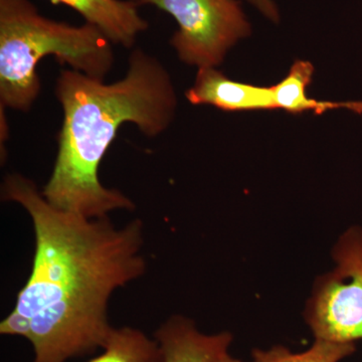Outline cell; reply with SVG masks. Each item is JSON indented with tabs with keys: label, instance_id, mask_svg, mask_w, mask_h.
<instances>
[{
	"label": "cell",
	"instance_id": "7c38bea8",
	"mask_svg": "<svg viewBox=\"0 0 362 362\" xmlns=\"http://www.w3.org/2000/svg\"><path fill=\"white\" fill-rule=\"evenodd\" d=\"M0 334L23 337L30 342L33 335L32 322L28 317L13 310L0 323Z\"/></svg>",
	"mask_w": 362,
	"mask_h": 362
},
{
	"label": "cell",
	"instance_id": "9a60e30c",
	"mask_svg": "<svg viewBox=\"0 0 362 362\" xmlns=\"http://www.w3.org/2000/svg\"><path fill=\"white\" fill-rule=\"evenodd\" d=\"M132 1L137 2L138 4H140V2H141L142 0H132Z\"/></svg>",
	"mask_w": 362,
	"mask_h": 362
},
{
	"label": "cell",
	"instance_id": "277c9868",
	"mask_svg": "<svg viewBox=\"0 0 362 362\" xmlns=\"http://www.w3.org/2000/svg\"><path fill=\"white\" fill-rule=\"evenodd\" d=\"M334 267L319 276L303 316L315 339L362 340V226H352L331 252Z\"/></svg>",
	"mask_w": 362,
	"mask_h": 362
},
{
	"label": "cell",
	"instance_id": "52a82bcc",
	"mask_svg": "<svg viewBox=\"0 0 362 362\" xmlns=\"http://www.w3.org/2000/svg\"><path fill=\"white\" fill-rule=\"evenodd\" d=\"M187 98L192 104L213 105L228 112L276 109L273 88L235 82L214 68L199 69Z\"/></svg>",
	"mask_w": 362,
	"mask_h": 362
},
{
	"label": "cell",
	"instance_id": "7a4b0ae2",
	"mask_svg": "<svg viewBox=\"0 0 362 362\" xmlns=\"http://www.w3.org/2000/svg\"><path fill=\"white\" fill-rule=\"evenodd\" d=\"M56 92L64 122L42 197L56 209L88 218L134 211L129 197L103 187L98 169L122 124L134 123L148 137L168 127L176 96L168 71L154 57L136 49L122 80L107 85L81 71L64 70Z\"/></svg>",
	"mask_w": 362,
	"mask_h": 362
},
{
	"label": "cell",
	"instance_id": "6da1fadb",
	"mask_svg": "<svg viewBox=\"0 0 362 362\" xmlns=\"http://www.w3.org/2000/svg\"><path fill=\"white\" fill-rule=\"evenodd\" d=\"M1 197L25 209L35 230L32 272L13 309L32 322L33 362H66L103 349L114 329L112 294L146 272L143 221L119 228L109 216L61 211L21 175L4 178Z\"/></svg>",
	"mask_w": 362,
	"mask_h": 362
},
{
	"label": "cell",
	"instance_id": "8fae6325",
	"mask_svg": "<svg viewBox=\"0 0 362 362\" xmlns=\"http://www.w3.org/2000/svg\"><path fill=\"white\" fill-rule=\"evenodd\" d=\"M356 351V343H339L315 339L308 349L294 354L287 347L276 345L269 349H254L252 362H340Z\"/></svg>",
	"mask_w": 362,
	"mask_h": 362
},
{
	"label": "cell",
	"instance_id": "3957f363",
	"mask_svg": "<svg viewBox=\"0 0 362 362\" xmlns=\"http://www.w3.org/2000/svg\"><path fill=\"white\" fill-rule=\"evenodd\" d=\"M110 40L97 26H74L40 16L28 0H0L1 107L26 112L40 90L37 64L54 56L62 64L103 80L113 65Z\"/></svg>",
	"mask_w": 362,
	"mask_h": 362
},
{
	"label": "cell",
	"instance_id": "5bb4252c",
	"mask_svg": "<svg viewBox=\"0 0 362 362\" xmlns=\"http://www.w3.org/2000/svg\"><path fill=\"white\" fill-rule=\"evenodd\" d=\"M223 362H243V361H240V359L235 358V357H233L232 356H230V354H228V356H226L225 359H223Z\"/></svg>",
	"mask_w": 362,
	"mask_h": 362
},
{
	"label": "cell",
	"instance_id": "30bf717a",
	"mask_svg": "<svg viewBox=\"0 0 362 362\" xmlns=\"http://www.w3.org/2000/svg\"><path fill=\"white\" fill-rule=\"evenodd\" d=\"M101 351L88 362H164L154 337L130 326L114 327Z\"/></svg>",
	"mask_w": 362,
	"mask_h": 362
},
{
	"label": "cell",
	"instance_id": "5b68a950",
	"mask_svg": "<svg viewBox=\"0 0 362 362\" xmlns=\"http://www.w3.org/2000/svg\"><path fill=\"white\" fill-rule=\"evenodd\" d=\"M175 18L178 30L171 45L181 61L190 66L214 68L238 40L251 33L238 0H142Z\"/></svg>",
	"mask_w": 362,
	"mask_h": 362
},
{
	"label": "cell",
	"instance_id": "ba28073f",
	"mask_svg": "<svg viewBox=\"0 0 362 362\" xmlns=\"http://www.w3.org/2000/svg\"><path fill=\"white\" fill-rule=\"evenodd\" d=\"M78 11L87 23L97 26L111 42L130 47L148 28L132 0H52Z\"/></svg>",
	"mask_w": 362,
	"mask_h": 362
},
{
	"label": "cell",
	"instance_id": "9c48e42d",
	"mask_svg": "<svg viewBox=\"0 0 362 362\" xmlns=\"http://www.w3.org/2000/svg\"><path fill=\"white\" fill-rule=\"evenodd\" d=\"M313 71V66L309 62H295L286 78L277 85L272 86L275 108L292 114L313 112L316 115L343 108L354 113H362L361 102L317 101L307 96L306 89L311 83Z\"/></svg>",
	"mask_w": 362,
	"mask_h": 362
},
{
	"label": "cell",
	"instance_id": "8992f818",
	"mask_svg": "<svg viewBox=\"0 0 362 362\" xmlns=\"http://www.w3.org/2000/svg\"><path fill=\"white\" fill-rule=\"evenodd\" d=\"M153 337L164 362H223L233 341L228 331L206 334L194 320L177 314L164 321Z\"/></svg>",
	"mask_w": 362,
	"mask_h": 362
},
{
	"label": "cell",
	"instance_id": "4fadbf2b",
	"mask_svg": "<svg viewBox=\"0 0 362 362\" xmlns=\"http://www.w3.org/2000/svg\"><path fill=\"white\" fill-rule=\"evenodd\" d=\"M247 1L251 2L252 6L257 7L269 20L274 23H278L280 21L278 7L273 0H247Z\"/></svg>",
	"mask_w": 362,
	"mask_h": 362
}]
</instances>
